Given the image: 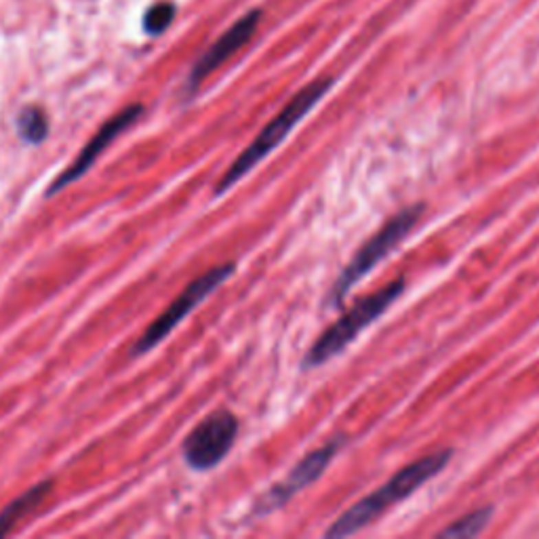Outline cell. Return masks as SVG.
Masks as SVG:
<instances>
[{
    "mask_svg": "<svg viewBox=\"0 0 539 539\" xmlns=\"http://www.w3.org/2000/svg\"><path fill=\"white\" fill-rule=\"evenodd\" d=\"M451 459V451H438L432 455H426L409 465H404L400 472L384 483L380 489L368 493L360 501H356L352 508H348L342 516H337L335 522L324 531L327 537H346L352 535L364 527H368L380 514H384L394 503L407 499L411 493H415L424 483L434 478Z\"/></svg>",
    "mask_w": 539,
    "mask_h": 539,
    "instance_id": "cell-1",
    "label": "cell"
},
{
    "mask_svg": "<svg viewBox=\"0 0 539 539\" xmlns=\"http://www.w3.org/2000/svg\"><path fill=\"white\" fill-rule=\"evenodd\" d=\"M333 82H335L333 78H318L303 87L289 104L259 131V135L241 152V156L230 164L226 175L215 186V194L228 192L232 186H236V182H241L247 173H251L257 162H261L270 152H274V148L287 140V135L303 120V116H306L329 93Z\"/></svg>",
    "mask_w": 539,
    "mask_h": 539,
    "instance_id": "cell-2",
    "label": "cell"
},
{
    "mask_svg": "<svg viewBox=\"0 0 539 539\" xmlns=\"http://www.w3.org/2000/svg\"><path fill=\"white\" fill-rule=\"evenodd\" d=\"M402 291H404V278H396L384 289L358 299L354 306H350L331 327L322 331V335L308 350L306 358H303V368H312L335 358L356 340L360 331H364L371 322L377 320L402 295Z\"/></svg>",
    "mask_w": 539,
    "mask_h": 539,
    "instance_id": "cell-3",
    "label": "cell"
},
{
    "mask_svg": "<svg viewBox=\"0 0 539 539\" xmlns=\"http://www.w3.org/2000/svg\"><path fill=\"white\" fill-rule=\"evenodd\" d=\"M424 209H426L424 205L402 209L371 236V239L356 251L352 261L342 270V274L337 276V280L331 287V293L327 297V303H331L333 308L342 306V301L352 291V287L358 280H362L371 270H373L380 261H384L404 239H407V234L417 226Z\"/></svg>",
    "mask_w": 539,
    "mask_h": 539,
    "instance_id": "cell-4",
    "label": "cell"
},
{
    "mask_svg": "<svg viewBox=\"0 0 539 539\" xmlns=\"http://www.w3.org/2000/svg\"><path fill=\"white\" fill-rule=\"evenodd\" d=\"M234 263H221L211 270H207L205 274H200L196 280H192L171 303L168 308L144 331V335L138 340V344L133 346V356H142L156 348L164 337L171 333L200 301H205L223 280H228L234 274Z\"/></svg>",
    "mask_w": 539,
    "mask_h": 539,
    "instance_id": "cell-5",
    "label": "cell"
},
{
    "mask_svg": "<svg viewBox=\"0 0 539 539\" xmlns=\"http://www.w3.org/2000/svg\"><path fill=\"white\" fill-rule=\"evenodd\" d=\"M239 434V419L234 413L219 409L202 419L184 441V457L190 468L207 472L215 468L234 447Z\"/></svg>",
    "mask_w": 539,
    "mask_h": 539,
    "instance_id": "cell-6",
    "label": "cell"
},
{
    "mask_svg": "<svg viewBox=\"0 0 539 539\" xmlns=\"http://www.w3.org/2000/svg\"><path fill=\"white\" fill-rule=\"evenodd\" d=\"M342 445H344V438H335V441L327 443L324 447L308 453L291 470V474L283 483L274 485L257 501L255 514H267V512L280 508V505H285L293 495H297L299 491H303L308 485H312L324 472V468L333 461L337 449H340Z\"/></svg>",
    "mask_w": 539,
    "mask_h": 539,
    "instance_id": "cell-7",
    "label": "cell"
},
{
    "mask_svg": "<svg viewBox=\"0 0 539 539\" xmlns=\"http://www.w3.org/2000/svg\"><path fill=\"white\" fill-rule=\"evenodd\" d=\"M142 112H144V106H140V104H135V106H129V108H124L122 112H118L116 116H112L104 126H101L93 138H91V142L80 150V154L76 156V160L65 168V171L49 186V190H47V196H53V194H57L59 190H63V188H67L70 184H74L76 179H80L89 168L93 166V162L104 154V150L118 138L120 133H124L131 124H135L140 120V116H142Z\"/></svg>",
    "mask_w": 539,
    "mask_h": 539,
    "instance_id": "cell-8",
    "label": "cell"
},
{
    "mask_svg": "<svg viewBox=\"0 0 539 539\" xmlns=\"http://www.w3.org/2000/svg\"><path fill=\"white\" fill-rule=\"evenodd\" d=\"M259 19H261V11L253 9L247 15H243L226 34H221V36L213 43V47L194 63L192 72H190V80H188L190 89H196L211 72H215L221 63H226L234 53H239L253 38V34L259 25Z\"/></svg>",
    "mask_w": 539,
    "mask_h": 539,
    "instance_id": "cell-9",
    "label": "cell"
},
{
    "mask_svg": "<svg viewBox=\"0 0 539 539\" xmlns=\"http://www.w3.org/2000/svg\"><path fill=\"white\" fill-rule=\"evenodd\" d=\"M53 481H43L38 485L30 487L23 495H19L17 499H13L7 508L0 512V537H5L15 525L17 520H21L25 514H30L36 505L53 491Z\"/></svg>",
    "mask_w": 539,
    "mask_h": 539,
    "instance_id": "cell-10",
    "label": "cell"
},
{
    "mask_svg": "<svg viewBox=\"0 0 539 539\" xmlns=\"http://www.w3.org/2000/svg\"><path fill=\"white\" fill-rule=\"evenodd\" d=\"M17 131L25 144H43L49 135V118L38 106H25L17 114Z\"/></svg>",
    "mask_w": 539,
    "mask_h": 539,
    "instance_id": "cell-11",
    "label": "cell"
},
{
    "mask_svg": "<svg viewBox=\"0 0 539 539\" xmlns=\"http://www.w3.org/2000/svg\"><path fill=\"white\" fill-rule=\"evenodd\" d=\"M491 516H493L491 505H487V508L472 510L470 514L457 518L447 529H443L441 533H438V537H474L481 531H485V527L489 525Z\"/></svg>",
    "mask_w": 539,
    "mask_h": 539,
    "instance_id": "cell-12",
    "label": "cell"
},
{
    "mask_svg": "<svg viewBox=\"0 0 539 539\" xmlns=\"http://www.w3.org/2000/svg\"><path fill=\"white\" fill-rule=\"evenodd\" d=\"M175 19V5L171 3H158L154 7L148 9V13L144 15V30L152 36H158L162 34L171 21Z\"/></svg>",
    "mask_w": 539,
    "mask_h": 539,
    "instance_id": "cell-13",
    "label": "cell"
}]
</instances>
